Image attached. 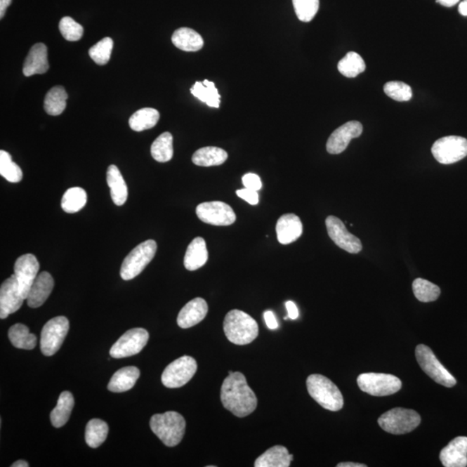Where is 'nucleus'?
<instances>
[{"label": "nucleus", "mask_w": 467, "mask_h": 467, "mask_svg": "<svg viewBox=\"0 0 467 467\" xmlns=\"http://www.w3.org/2000/svg\"><path fill=\"white\" fill-rule=\"evenodd\" d=\"M107 183L110 188L112 200L117 206H122L128 199L129 190L126 183L119 168L114 164H111L107 168Z\"/></svg>", "instance_id": "obj_24"}, {"label": "nucleus", "mask_w": 467, "mask_h": 467, "mask_svg": "<svg viewBox=\"0 0 467 467\" xmlns=\"http://www.w3.org/2000/svg\"><path fill=\"white\" fill-rule=\"evenodd\" d=\"M28 466H29L28 462L23 461V459H20V461L14 462L13 464L12 465V467H28Z\"/></svg>", "instance_id": "obj_52"}, {"label": "nucleus", "mask_w": 467, "mask_h": 467, "mask_svg": "<svg viewBox=\"0 0 467 467\" xmlns=\"http://www.w3.org/2000/svg\"><path fill=\"white\" fill-rule=\"evenodd\" d=\"M108 435V426L105 421L92 419L88 422L85 431L86 443L92 448H97L105 442Z\"/></svg>", "instance_id": "obj_36"}, {"label": "nucleus", "mask_w": 467, "mask_h": 467, "mask_svg": "<svg viewBox=\"0 0 467 467\" xmlns=\"http://www.w3.org/2000/svg\"><path fill=\"white\" fill-rule=\"evenodd\" d=\"M242 184H244L245 188L256 190V192H259L261 187H263V183H261L259 176L255 173L244 175L242 177Z\"/></svg>", "instance_id": "obj_44"}, {"label": "nucleus", "mask_w": 467, "mask_h": 467, "mask_svg": "<svg viewBox=\"0 0 467 467\" xmlns=\"http://www.w3.org/2000/svg\"><path fill=\"white\" fill-rule=\"evenodd\" d=\"M157 252L155 241L147 240L138 245L123 261L121 276L124 280L137 277L151 263Z\"/></svg>", "instance_id": "obj_6"}, {"label": "nucleus", "mask_w": 467, "mask_h": 467, "mask_svg": "<svg viewBox=\"0 0 467 467\" xmlns=\"http://www.w3.org/2000/svg\"><path fill=\"white\" fill-rule=\"evenodd\" d=\"M208 313L207 302L202 298H195L187 303L179 312L177 322L179 327L190 328L204 320Z\"/></svg>", "instance_id": "obj_20"}, {"label": "nucleus", "mask_w": 467, "mask_h": 467, "mask_svg": "<svg viewBox=\"0 0 467 467\" xmlns=\"http://www.w3.org/2000/svg\"><path fill=\"white\" fill-rule=\"evenodd\" d=\"M264 320L265 322L267 324V327L270 329V330H275V329L278 328V322L277 320H276L274 313L271 311L265 312Z\"/></svg>", "instance_id": "obj_46"}, {"label": "nucleus", "mask_w": 467, "mask_h": 467, "mask_svg": "<svg viewBox=\"0 0 467 467\" xmlns=\"http://www.w3.org/2000/svg\"><path fill=\"white\" fill-rule=\"evenodd\" d=\"M338 467H367V465L360 464V463L343 462L337 465Z\"/></svg>", "instance_id": "obj_49"}, {"label": "nucleus", "mask_w": 467, "mask_h": 467, "mask_svg": "<svg viewBox=\"0 0 467 467\" xmlns=\"http://www.w3.org/2000/svg\"><path fill=\"white\" fill-rule=\"evenodd\" d=\"M420 414L416 411L395 408L387 411L379 419V424L384 431L395 435L412 432L421 423Z\"/></svg>", "instance_id": "obj_5"}, {"label": "nucleus", "mask_w": 467, "mask_h": 467, "mask_svg": "<svg viewBox=\"0 0 467 467\" xmlns=\"http://www.w3.org/2000/svg\"><path fill=\"white\" fill-rule=\"evenodd\" d=\"M294 455L283 446H275L258 457L256 467H289L293 461Z\"/></svg>", "instance_id": "obj_26"}, {"label": "nucleus", "mask_w": 467, "mask_h": 467, "mask_svg": "<svg viewBox=\"0 0 467 467\" xmlns=\"http://www.w3.org/2000/svg\"><path fill=\"white\" fill-rule=\"evenodd\" d=\"M366 69L364 59L356 52L350 51L345 58L340 60L338 70L340 73L348 78H354L364 72Z\"/></svg>", "instance_id": "obj_37"}, {"label": "nucleus", "mask_w": 467, "mask_h": 467, "mask_svg": "<svg viewBox=\"0 0 467 467\" xmlns=\"http://www.w3.org/2000/svg\"><path fill=\"white\" fill-rule=\"evenodd\" d=\"M237 194L239 197L244 199L251 205H256L259 203V194L256 190L244 188L237 190Z\"/></svg>", "instance_id": "obj_45"}, {"label": "nucleus", "mask_w": 467, "mask_h": 467, "mask_svg": "<svg viewBox=\"0 0 467 467\" xmlns=\"http://www.w3.org/2000/svg\"><path fill=\"white\" fill-rule=\"evenodd\" d=\"M74 405L73 395L63 391L58 398V405L51 411V421L53 427H63L68 422Z\"/></svg>", "instance_id": "obj_28"}, {"label": "nucleus", "mask_w": 467, "mask_h": 467, "mask_svg": "<svg viewBox=\"0 0 467 467\" xmlns=\"http://www.w3.org/2000/svg\"><path fill=\"white\" fill-rule=\"evenodd\" d=\"M152 158L159 163L170 162L173 157V138L166 132L153 142L151 147Z\"/></svg>", "instance_id": "obj_34"}, {"label": "nucleus", "mask_w": 467, "mask_h": 467, "mask_svg": "<svg viewBox=\"0 0 467 467\" xmlns=\"http://www.w3.org/2000/svg\"><path fill=\"white\" fill-rule=\"evenodd\" d=\"M196 212L202 222L214 226H230L237 220L233 209L220 201L200 204L197 205Z\"/></svg>", "instance_id": "obj_13"}, {"label": "nucleus", "mask_w": 467, "mask_h": 467, "mask_svg": "<svg viewBox=\"0 0 467 467\" xmlns=\"http://www.w3.org/2000/svg\"><path fill=\"white\" fill-rule=\"evenodd\" d=\"M40 265L37 257L32 254L18 257L14 266V275L18 279L21 294L27 298L32 284L39 275Z\"/></svg>", "instance_id": "obj_15"}, {"label": "nucleus", "mask_w": 467, "mask_h": 467, "mask_svg": "<svg viewBox=\"0 0 467 467\" xmlns=\"http://www.w3.org/2000/svg\"><path fill=\"white\" fill-rule=\"evenodd\" d=\"M413 292L418 301L428 303L435 301L439 298L440 289L435 284L427 279L418 278L414 280Z\"/></svg>", "instance_id": "obj_38"}, {"label": "nucleus", "mask_w": 467, "mask_h": 467, "mask_svg": "<svg viewBox=\"0 0 467 467\" xmlns=\"http://www.w3.org/2000/svg\"><path fill=\"white\" fill-rule=\"evenodd\" d=\"M459 13L462 15V16L467 17V0L459 4Z\"/></svg>", "instance_id": "obj_51"}, {"label": "nucleus", "mask_w": 467, "mask_h": 467, "mask_svg": "<svg viewBox=\"0 0 467 467\" xmlns=\"http://www.w3.org/2000/svg\"><path fill=\"white\" fill-rule=\"evenodd\" d=\"M221 401L224 408L240 418L249 416L257 407L256 395L241 372H232L224 379Z\"/></svg>", "instance_id": "obj_1"}, {"label": "nucleus", "mask_w": 467, "mask_h": 467, "mask_svg": "<svg viewBox=\"0 0 467 467\" xmlns=\"http://www.w3.org/2000/svg\"><path fill=\"white\" fill-rule=\"evenodd\" d=\"M416 357L422 371L440 386L452 388L456 386L457 381L447 371L440 362L437 360L435 353L428 346L419 345L416 349Z\"/></svg>", "instance_id": "obj_9"}, {"label": "nucleus", "mask_w": 467, "mask_h": 467, "mask_svg": "<svg viewBox=\"0 0 467 467\" xmlns=\"http://www.w3.org/2000/svg\"><path fill=\"white\" fill-rule=\"evenodd\" d=\"M306 386L309 395L324 409L338 411L343 408L342 393L327 377L313 374L308 376Z\"/></svg>", "instance_id": "obj_4"}, {"label": "nucleus", "mask_w": 467, "mask_h": 467, "mask_svg": "<svg viewBox=\"0 0 467 467\" xmlns=\"http://www.w3.org/2000/svg\"><path fill=\"white\" fill-rule=\"evenodd\" d=\"M197 364L193 357L184 356L174 360L164 369L162 381L166 388H180L195 375Z\"/></svg>", "instance_id": "obj_10"}, {"label": "nucleus", "mask_w": 467, "mask_h": 467, "mask_svg": "<svg viewBox=\"0 0 467 467\" xmlns=\"http://www.w3.org/2000/svg\"><path fill=\"white\" fill-rule=\"evenodd\" d=\"M436 2L440 4V5H442L443 6L452 7L459 3V0H436Z\"/></svg>", "instance_id": "obj_50"}, {"label": "nucleus", "mask_w": 467, "mask_h": 467, "mask_svg": "<svg viewBox=\"0 0 467 467\" xmlns=\"http://www.w3.org/2000/svg\"><path fill=\"white\" fill-rule=\"evenodd\" d=\"M25 300L16 276L11 275L0 287V319L5 320L10 315L18 311Z\"/></svg>", "instance_id": "obj_16"}, {"label": "nucleus", "mask_w": 467, "mask_h": 467, "mask_svg": "<svg viewBox=\"0 0 467 467\" xmlns=\"http://www.w3.org/2000/svg\"><path fill=\"white\" fill-rule=\"evenodd\" d=\"M171 41L179 50L195 52L204 46V39L199 33L190 28H180L175 31Z\"/></svg>", "instance_id": "obj_27"}, {"label": "nucleus", "mask_w": 467, "mask_h": 467, "mask_svg": "<svg viewBox=\"0 0 467 467\" xmlns=\"http://www.w3.org/2000/svg\"><path fill=\"white\" fill-rule=\"evenodd\" d=\"M190 92L196 98L206 103L209 107L218 108L220 107V98L221 96L216 88L214 82L204 80L203 82L197 81Z\"/></svg>", "instance_id": "obj_31"}, {"label": "nucleus", "mask_w": 467, "mask_h": 467, "mask_svg": "<svg viewBox=\"0 0 467 467\" xmlns=\"http://www.w3.org/2000/svg\"><path fill=\"white\" fill-rule=\"evenodd\" d=\"M149 334L144 328H133L126 331L110 349V356L119 360L140 353L147 346Z\"/></svg>", "instance_id": "obj_12"}, {"label": "nucleus", "mask_w": 467, "mask_h": 467, "mask_svg": "<svg viewBox=\"0 0 467 467\" xmlns=\"http://www.w3.org/2000/svg\"><path fill=\"white\" fill-rule=\"evenodd\" d=\"M295 13L305 23L312 21L320 9V0H293Z\"/></svg>", "instance_id": "obj_41"}, {"label": "nucleus", "mask_w": 467, "mask_h": 467, "mask_svg": "<svg viewBox=\"0 0 467 467\" xmlns=\"http://www.w3.org/2000/svg\"><path fill=\"white\" fill-rule=\"evenodd\" d=\"M50 65L48 62V52L46 44L42 43L36 44L29 50L27 58H26L23 73L25 77H32L34 74H42L46 73Z\"/></svg>", "instance_id": "obj_22"}, {"label": "nucleus", "mask_w": 467, "mask_h": 467, "mask_svg": "<svg viewBox=\"0 0 467 467\" xmlns=\"http://www.w3.org/2000/svg\"><path fill=\"white\" fill-rule=\"evenodd\" d=\"M114 41L110 37H105L95 44L88 51L89 57L96 65L103 66L110 62L112 51H113Z\"/></svg>", "instance_id": "obj_40"}, {"label": "nucleus", "mask_w": 467, "mask_h": 467, "mask_svg": "<svg viewBox=\"0 0 467 467\" xmlns=\"http://www.w3.org/2000/svg\"><path fill=\"white\" fill-rule=\"evenodd\" d=\"M160 115L158 110L154 108L145 107L138 110L129 119L131 129L136 132L154 128L158 123Z\"/></svg>", "instance_id": "obj_30"}, {"label": "nucleus", "mask_w": 467, "mask_h": 467, "mask_svg": "<svg viewBox=\"0 0 467 467\" xmlns=\"http://www.w3.org/2000/svg\"><path fill=\"white\" fill-rule=\"evenodd\" d=\"M209 253L206 242L202 237H197L187 248L184 265L187 270L195 271L206 264Z\"/></svg>", "instance_id": "obj_23"}, {"label": "nucleus", "mask_w": 467, "mask_h": 467, "mask_svg": "<svg viewBox=\"0 0 467 467\" xmlns=\"http://www.w3.org/2000/svg\"><path fill=\"white\" fill-rule=\"evenodd\" d=\"M223 330L227 338L237 346L249 345L259 334L256 321L240 310L228 313L224 319Z\"/></svg>", "instance_id": "obj_2"}, {"label": "nucleus", "mask_w": 467, "mask_h": 467, "mask_svg": "<svg viewBox=\"0 0 467 467\" xmlns=\"http://www.w3.org/2000/svg\"><path fill=\"white\" fill-rule=\"evenodd\" d=\"M88 196L85 190L81 187H73L66 190L63 194L61 206L66 213H77L80 211L87 204Z\"/></svg>", "instance_id": "obj_35"}, {"label": "nucleus", "mask_w": 467, "mask_h": 467, "mask_svg": "<svg viewBox=\"0 0 467 467\" xmlns=\"http://www.w3.org/2000/svg\"><path fill=\"white\" fill-rule=\"evenodd\" d=\"M440 459L445 467L467 466V437L459 436L452 440L440 452Z\"/></svg>", "instance_id": "obj_18"}, {"label": "nucleus", "mask_w": 467, "mask_h": 467, "mask_svg": "<svg viewBox=\"0 0 467 467\" xmlns=\"http://www.w3.org/2000/svg\"><path fill=\"white\" fill-rule=\"evenodd\" d=\"M59 29L63 37L71 42L80 40L84 32V27L70 17L62 18L59 23Z\"/></svg>", "instance_id": "obj_43"}, {"label": "nucleus", "mask_w": 467, "mask_h": 467, "mask_svg": "<svg viewBox=\"0 0 467 467\" xmlns=\"http://www.w3.org/2000/svg\"><path fill=\"white\" fill-rule=\"evenodd\" d=\"M140 376V369L134 366H129L119 369L112 376L110 383H108V390L114 392V393H122L130 390L139 379Z\"/></svg>", "instance_id": "obj_25"}, {"label": "nucleus", "mask_w": 467, "mask_h": 467, "mask_svg": "<svg viewBox=\"0 0 467 467\" xmlns=\"http://www.w3.org/2000/svg\"><path fill=\"white\" fill-rule=\"evenodd\" d=\"M8 337L11 343L18 349L32 350L37 346V339L23 324H16L9 329Z\"/></svg>", "instance_id": "obj_33"}, {"label": "nucleus", "mask_w": 467, "mask_h": 467, "mask_svg": "<svg viewBox=\"0 0 467 467\" xmlns=\"http://www.w3.org/2000/svg\"><path fill=\"white\" fill-rule=\"evenodd\" d=\"M384 93L397 102H408L413 96L410 86L402 81H390L384 85Z\"/></svg>", "instance_id": "obj_42"}, {"label": "nucleus", "mask_w": 467, "mask_h": 467, "mask_svg": "<svg viewBox=\"0 0 467 467\" xmlns=\"http://www.w3.org/2000/svg\"><path fill=\"white\" fill-rule=\"evenodd\" d=\"M227 159V152L215 147L200 148L192 156V162L196 166L204 167L221 166Z\"/></svg>", "instance_id": "obj_29"}, {"label": "nucleus", "mask_w": 467, "mask_h": 467, "mask_svg": "<svg viewBox=\"0 0 467 467\" xmlns=\"http://www.w3.org/2000/svg\"><path fill=\"white\" fill-rule=\"evenodd\" d=\"M287 313H289V319L296 320L298 317V310L296 305L293 301H287L286 303Z\"/></svg>", "instance_id": "obj_47"}, {"label": "nucleus", "mask_w": 467, "mask_h": 467, "mask_svg": "<svg viewBox=\"0 0 467 467\" xmlns=\"http://www.w3.org/2000/svg\"><path fill=\"white\" fill-rule=\"evenodd\" d=\"M303 233L301 220L294 214H285L278 220L276 224V234L279 244L287 245L298 240Z\"/></svg>", "instance_id": "obj_19"}, {"label": "nucleus", "mask_w": 467, "mask_h": 467, "mask_svg": "<svg viewBox=\"0 0 467 467\" xmlns=\"http://www.w3.org/2000/svg\"><path fill=\"white\" fill-rule=\"evenodd\" d=\"M69 330V320L63 316L53 317L44 324L40 338V349L44 356H53L58 353Z\"/></svg>", "instance_id": "obj_8"}, {"label": "nucleus", "mask_w": 467, "mask_h": 467, "mask_svg": "<svg viewBox=\"0 0 467 467\" xmlns=\"http://www.w3.org/2000/svg\"><path fill=\"white\" fill-rule=\"evenodd\" d=\"M12 4V0H0V18L5 16L7 7Z\"/></svg>", "instance_id": "obj_48"}, {"label": "nucleus", "mask_w": 467, "mask_h": 467, "mask_svg": "<svg viewBox=\"0 0 467 467\" xmlns=\"http://www.w3.org/2000/svg\"><path fill=\"white\" fill-rule=\"evenodd\" d=\"M67 93L65 88L62 86H55L47 93L44 99V110L52 117H58L65 111L67 106Z\"/></svg>", "instance_id": "obj_32"}, {"label": "nucleus", "mask_w": 467, "mask_h": 467, "mask_svg": "<svg viewBox=\"0 0 467 467\" xmlns=\"http://www.w3.org/2000/svg\"><path fill=\"white\" fill-rule=\"evenodd\" d=\"M357 384L362 391L373 397H386L401 390L402 381L390 374L364 373L357 377Z\"/></svg>", "instance_id": "obj_7"}, {"label": "nucleus", "mask_w": 467, "mask_h": 467, "mask_svg": "<svg viewBox=\"0 0 467 467\" xmlns=\"http://www.w3.org/2000/svg\"><path fill=\"white\" fill-rule=\"evenodd\" d=\"M362 133V125L360 121H353L346 123L329 137L327 150L331 154H339L346 150L351 140L358 138Z\"/></svg>", "instance_id": "obj_17"}, {"label": "nucleus", "mask_w": 467, "mask_h": 467, "mask_svg": "<svg viewBox=\"0 0 467 467\" xmlns=\"http://www.w3.org/2000/svg\"><path fill=\"white\" fill-rule=\"evenodd\" d=\"M0 174L10 183H18L23 178V171L14 163L9 152L0 151Z\"/></svg>", "instance_id": "obj_39"}, {"label": "nucleus", "mask_w": 467, "mask_h": 467, "mask_svg": "<svg viewBox=\"0 0 467 467\" xmlns=\"http://www.w3.org/2000/svg\"><path fill=\"white\" fill-rule=\"evenodd\" d=\"M326 225L329 237L338 248L350 254L361 251L362 245L360 239L350 233L341 220L334 216H328Z\"/></svg>", "instance_id": "obj_14"}, {"label": "nucleus", "mask_w": 467, "mask_h": 467, "mask_svg": "<svg viewBox=\"0 0 467 467\" xmlns=\"http://www.w3.org/2000/svg\"><path fill=\"white\" fill-rule=\"evenodd\" d=\"M54 289V279L50 272H40L32 284L28 294L27 305L29 308H37L42 305L50 296Z\"/></svg>", "instance_id": "obj_21"}, {"label": "nucleus", "mask_w": 467, "mask_h": 467, "mask_svg": "<svg viewBox=\"0 0 467 467\" xmlns=\"http://www.w3.org/2000/svg\"><path fill=\"white\" fill-rule=\"evenodd\" d=\"M185 426V418L175 411L154 414L150 420L152 431L166 446L170 447L181 442Z\"/></svg>", "instance_id": "obj_3"}, {"label": "nucleus", "mask_w": 467, "mask_h": 467, "mask_svg": "<svg viewBox=\"0 0 467 467\" xmlns=\"http://www.w3.org/2000/svg\"><path fill=\"white\" fill-rule=\"evenodd\" d=\"M432 153L437 162L451 164L467 156V140L461 136H447L436 140Z\"/></svg>", "instance_id": "obj_11"}]
</instances>
